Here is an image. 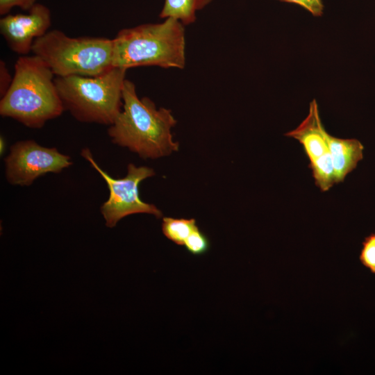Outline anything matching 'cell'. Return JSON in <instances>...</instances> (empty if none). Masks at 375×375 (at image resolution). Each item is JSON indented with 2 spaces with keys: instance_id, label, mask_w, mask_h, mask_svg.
<instances>
[{
  "instance_id": "cell-1",
  "label": "cell",
  "mask_w": 375,
  "mask_h": 375,
  "mask_svg": "<svg viewBox=\"0 0 375 375\" xmlns=\"http://www.w3.org/2000/svg\"><path fill=\"white\" fill-rule=\"evenodd\" d=\"M123 105L108 135L112 143L127 147L141 158L155 159L178 151L172 128L176 120L169 109L160 108L148 97L140 98L135 84L126 79Z\"/></svg>"
},
{
  "instance_id": "cell-2",
  "label": "cell",
  "mask_w": 375,
  "mask_h": 375,
  "mask_svg": "<svg viewBox=\"0 0 375 375\" xmlns=\"http://www.w3.org/2000/svg\"><path fill=\"white\" fill-rule=\"evenodd\" d=\"M55 77L40 57L21 56L15 64L12 83L1 97L0 115L33 128L59 117L65 109Z\"/></svg>"
},
{
  "instance_id": "cell-3",
  "label": "cell",
  "mask_w": 375,
  "mask_h": 375,
  "mask_svg": "<svg viewBox=\"0 0 375 375\" xmlns=\"http://www.w3.org/2000/svg\"><path fill=\"white\" fill-rule=\"evenodd\" d=\"M185 26L174 18L120 30L112 39V66L128 69L144 66L183 69Z\"/></svg>"
},
{
  "instance_id": "cell-4",
  "label": "cell",
  "mask_w": 375,
  "mask_h": 375,
  "mask_svg": "<svg viewBox=\"0 0 375 375\" xmlns=\"http://www.w3.org/2000/svg\"><path fill=\"white\" fill-rule=\"evenodd\" d=\"M126 71L112 67L94 76H56L65 110L79 122L110 126L122 108Z\"/></svg>"
},
{
  "instance_id": "cell-5",
  "label": "cell",
  "mask_w": 375,
  "mask_h": 375,
  "mask_svg": "<svg viewBox=\"0 0 375 375\" xmlns=\"http://www.w3.org/2000/svg\"><path fill=\"white\" fill-rule=\"evenodd\" d=\"M31 51L55 76H94L114 67L112 39L103 37L73 38L60 30H51L34 41Z\"/></svg>"
},
{
  "instance_id": "cell-6",
  "label": "cell",
  "mask_w": 375,
  "mask_h": 375,
  "mask_svg": "<svg viewBox=\"0 0 375 375\" xmlns=\"http://www.w3.org/2000/svg\"><path fill=\"white\" fill-rule=\"evenodd\" d=\"M81 154L108 185L109 197L100 208L107 227H115L122 218L136 213L151 214L157 218L162 217V212L156 206L143 201L139 196V184L145 178L155 175L153 169L145 166L136 167L131 163L128 165L126 176L114 178L98 165L88 148L83 149Z\"/></svg>"
},
{
  "instance_id": "cell-7",
  "label": "cell",
  "mask_w": 375,
  "mask_h": 375,
  "mask_svg": "<svg viewBox=\"0 0 375 375\" xmlns=\"http://www.w3.org/2000/svg\"><path fill=\"white\" fill-rule=\"evenodd\" d=\"M4 162L8 183L21 186H28L47 173H60L72 165L69 156L31 140L12 144Z\"/></svg>"
},
{
  "instance_id": "cell-8",
  "label": "cell",
  "mask_w": 375,
  "mask_h": 375,
  "mask_svg": "<svg viewBox=\"0 0 375 375\" xmlns=\"http://www.w3.org/2000/svg\"><path fill=\"white\" fill-rule=\"evenodd\" d=\"M27 14H7L0 19V32L8 47L15 53L26 56L34 41L44 35L51 26L49 9L35 3Z\"/></svg>"
},
{
  "instance_id": "cell-9",
  "label": "cell",
  "mask_w": 375,
  "mask_h": 375,
  "mask_svg": "<svg viewBox=\"0 0 375 375\" xmlns=\"http://www.w3.org/2000/svg\"><path fill=\"white\" fill-rule=\"evenodd\" d=\"M326 133L319 117L317 101L313 99L305 119L285 135L299 141L312 162L329 151Z\"/></svg>"
},
{
  "instance_id": "cell-10",
  "label": "cell",
  "mask_w": 375,
  "mask_h": 375,
  "mask_svg": "<svg viewBox=\"0 0 375 375\" xmlns=\"http://www.w3.org/2000/svg\"><path fill=\"white\" fill-rule=\"evenodd\" d=\"M326 139L335 172L336 184L344 181L363 158L364 147L356 139H342L326 133Z\"/></svg>"
},
{
  "instance_id": "cell-11",
  "label": "cell",
  "mask_w": 375,
  "mask_h": 375,
  "mask_svg": "<svg viewBox=\"0 0 375 375\" xmlns=\"http://www.w3.org/2000/svg\"><path fill=\"white\" fill-rule=\"evenodd\" d=\"M212 0H165L159 14L162 19L174 18L184 26L193 24L197 19V12Z\"/></svg>"
},
{
  "instance_id": "cell-12",
  "label": "cell",
  "mask_w": 375,
  "mask_h": 375,
  "mask_svg": "<svg viewBox=\"0 0 375 375\" xmlns=\"http://www.w3.org/2000/svg\"><path fill=\"white\" fill-rule=\"evenodd\" d=\"M197 227L194 219H178L169 217H165L162 219L163 235L178 245H184L188 237Z\"/></svg>"
},
{
  "instance_id": "cell-13",
  "label": "cell",
  "mask_w": 375,
  "mask_h": 375,
  "mask_svg": "<svg viewBox=\"0 0 375 375\" xmlns=\"http://www.w3.org/2000/svg\"><path fill=\"white\" fill-rule=\"evenodd\" d=\"M309 167L312 171L315 185L321 191H328L336 184L330 151L317 160L310 162Z\"/></svg>"
},
{
  "instance_id": "cell-14",
  "label": "cell",
  "mask_w": 375,
  "mask_h": 375,
  "mask_svg": "<svg viewBox=\"0 0 375 375\" xmlns=\"http://www.w3.org/2000/svg\"><path fill=\"white\" fill-rule=\"evenodd\" d=\"M184 246L190 253L200 256L209 250L210 244L208 237L197 227L188 237Z\"/></svg>"
},
{
  "instance_id": "cell-15",
  "label": "cell",
  "mask_w": 375,
  "mask_h": 375,
  "mask_svg": "<svg viewBox=\"0 0 375 375\" xmlns=\"http://www.w3.org/2000/svg\"><path fill=\"white\" fill-rule=\"evenodd\" d=\"M359 259L365 267L375 274V233L369 234L363 240Z\"/></svg>"
},
{
  "instance_id": "cell-16",
  "label": "cell",
  "mask_w": 375,
  "mask_h": 375,
  "mask_svg": "<svg viewBox=\"0 0 375 375\" xmlns=\"http://www.w3.org/2000/svg\"><path fill=\"white\" fill-rule=\"evenodd\" d=\"M281 2L297 4L307 10L315 17L322 16L324 10L323 0H278Z\"/></svg>"
},
{
  "instance_id": "cell-17",
  "label": "cell",
  "mask_w": 375,
  "mask_h": 375,
  "mask_svg": "<svg viewBox=\"0 0 375 375\" xmlns=\"http://www.w3.org/2000/svg\"><path fill=\"white\" fill-rule=\"evenodd\" d=\"M36 0H0V14L6 15L14 7L28 10L36 2Z\"/></svg>"
},
{
  "instance_id": "cell-18",
  "label": "cell",
  "mask_w": 375,
  "mask_h": 375,
  "mask_svg": "<svg viewBox=\"0 0 375 375\" xmlns=\"http://www.w3.org/2000/svg\"><path fill=\"white\" fill-rule=\"evenodd\" d=\"M12 78L10 76L9 71L3 60L0 62V94L2 97L8 90Z\"/></svg>"
},
{
  "instance_id": "cell-19",
  "label": "cell",
  "mask_w": 375,
  "mask_h": 375,
  "mask_svg": "<svg viewBox=\"0 0 375 375\" xmlns=\"http://www.w3.org/2000/svg\"><path fill=\"white\" fill-rule=\"evenodd\" d=\"M0 150H1V154L3 153L4 152V150H5V142H4V139L3 137H1V139H0Z\"/></svg>"
}]
</instances>
